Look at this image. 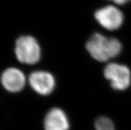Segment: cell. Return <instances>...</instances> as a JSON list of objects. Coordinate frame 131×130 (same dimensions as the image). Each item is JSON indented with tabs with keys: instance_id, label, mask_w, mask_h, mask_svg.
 <instances>
[{
	"instance_id": "6da1fadb",
	"label": "cell",
	"mask_w": 131,
	"mask_h": 130,
	"mask_svg": "<svg viewBox=\"0 0 131 130\" xmlns=\"http://www.w3.org/2000/svg\"><path fill=\"white\" fill-rule=\"evenodd\" d=\"M86 49L96 61L105 62L120 54L121 42L115 38H107L100 33H95L86 43Z\"/></svg>"
},
{
	"instance_id": "7a4b0ae2",
	"label": "cell",
	"mask_w": 131,
	"mask_h": 130,
	"mask_svg": "<svg viewBox=\"0 0 131 130\" xmlns=\"http://www.w3.org/2000/svg\"><path fill=\"white\" fill-rule=\"evenodd\" d=\"M15 53L19 62L23 64H36L41 57V49L34 37L21 36L15 43Z\"/></svg>"
},
{
	"instance_id": "3957f363",
	"label": "cell",
	"mask_w": 131,
	"mask_h": 130,
	"mask_svg": "<svg viewBox=\"0 0 131 130\" xmlns=\"http://www.w3.org/2000/svg\"><path fill=\"white\" fill-rule=\"evenodd\" d=\"M104 74L111 85L115 90H124L130 84V71L123 64L111 63L105 67Z\"/></svg>"
},
{
	"instance_id": "277c9868",
	"label": "cell",
	"mask_w": 131,
	"mask_h": 130,
	"mask_svg": "<svg viewBox=\"0 0 131 130\" xmlns=\"http://www.w3.org/2000/svg\"><path fill=\"white\" fill-rule=\"evenodd\" d=\"M95 17L102 27L111 31L119 28L124 19L122 12L112 5L98 9L95 12Z\"/></svg>"
},
{
	"instance_id": "5b68a950",
	"label": "cell",
	"mask_w": 131,
	"mask_h": 130,
	"mask_svg": "<svg viewBox=\"0 0 131 130\" xmlns=\"http://www.w3.org/2000/svg\"><path fill=\"white\" fill-rule=\"evenodd\" d=\"M29 81L32 88L41 95H48L55 88L54 77L45 71L33 72L30 75Z\"/></svg>"
},
{
	"instance_id": "8992f818",
	"label": "cell",
	"mask_w": 131,
	"mask_h": 130,
	"mask_svg": "<svg viewBox=\"0 0 131 130\" xmlns=\"http://www.w3.org/2000/svg\"><path fill=\"white\" fill-rule=\"evenodd\" d=\"M1 82L3 88L8 92H18L25 86V75L16 68H9L2 73Z\"/></svg>"
},
{
	"instance_id": "52a82bcc",
	"label": "cell",
	"mask_w": 131,
	"mask_h": 130,
	"mask_svg": "<svg viewBox=\"0 0 131 130\" xmlns=\"http://www.w3.org/2000/svg\"><path fill=\"white\" fill-rule=\"evenodd\" d=\"M44 127L45 130H68V118L61 109H51L45 116Z\"/></svg>"
},
{
	"instance_id": "ba28073f",
	"label": "cell",
	"mask_w": 131,
	"mask_h": 130,
	"mask_svg": "<svg viewBox=\"0 0 131 130\" xmlns=\"http://www.w3.org/2000/svg\"><path fill=\"white\" fill-rule=\"evenodd\" d=\"M96 130H115L113 121L107 117H100L95 122Z\"/></svg>"
},
{
	"instance_id": "9c48e42d",
	"label": "cell",
	"mask_w": 131,
	"mask_h": 130,
	"mask_svg": "<svg viewBox=\"0 0 131 130\" xmlns=\"http://www.w3.org/2000/svg\"><path fill=\"white\" fill-rule=\"evenodd\" d=\"M112 1H113L115 3L118 4V5H123V4H125V3L129 2L130 0H112Z\"/></svg>"
}]
</instances>
